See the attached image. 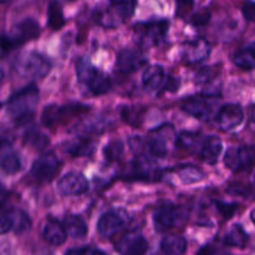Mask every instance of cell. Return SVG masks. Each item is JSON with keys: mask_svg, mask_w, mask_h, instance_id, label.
<instances>
[{"mask_svg": "<svg viewBox=\"0 0 255 255\" xmlns=\"http://www.w3.org/2000/svg\"><path fill=\"white\" fill-rule=\"evenodd\" d=\"M37 104L39 89L35 84H30L10 96L7 101V114L16 124H25L32 119Z\"/></svg>", "mask_w": 255, "mask_h": 255, "instance_id": "6da1fadb", "label": "cell"}, {"mask_svg": "<svg viewBox=\"0 0 255 255\" xmlns=\"http://www.w3.org/2000/svg\"><path fill=\"white\" fill-rule=\"evenodd\" d=\"M137 0H109L95 11V19L105 27H117L126 22L136 10Z\"/></svg>", "mask_w": 255, "mask_h": 255, "instance_id": "7a4b0ae2", "label": "cell"}, {"mask_svg": "<svg viewBox=\"0 0 255 255\" xmlns=\"http://www.w3.org/2000/svg\"><path fill=\"white\" fill-rule=\"evenodd\" d=\"M76 72L80 82H82L96 96L107 94L111 89L110 77L96 66H94L86 57H81L77 61Z\"/></svg>", "mask_w": 255, "mask_h": 255, "instance_id": "3957f363", "label": "cell"}, {"mask_svg": "<svg viewBox=\"0 0 255 255\" xmlns=\"http://www.w3.org/2000/svg\"><path fill=\"white\" fill-rule=\"evenodd\" d=\"M169 21L166 19L149 20L134 25V37L137 44L143 49L158 46L166 39Z\"/></svg>", "mask_w": 255, "mask_h": 255, "instance_id": "277c9868", "label": "cell"}, {"mask_svg": "<svg viewBox=\"0 0 255 255\" xmlns=\"http://www.w3.org/2000/svg\"><path fill=\"white\" fill-rule=\"evenodd\" d=\"M40 35V26L34 19L22 20L10 32L0 34V49L4 51L15 49L26 41L36 39Z\"/></svg>", "mask_w": 255, "mask_h": 255, "instance_id": "5b68a950", "label": "cell"}, {"mask_svg": "<svg viewBox=\"0 0 255 255\" xmlns=\"http://www.w3.org/2000/svg\"><path fill=\"white\" fill-rule=\"evenodd\" d=\"M14 67L22 76L42 79L50 72L51 64L44 55L31 51L19 56V59L15 61Z\"/></svg>", "mask_w": 255, "mask_h": 255, "instance_id": "8992f818", "label": "cell"}, {"mask_svg": "<svg viewBox=\"0 0 255 255\" xmlns=\"http://www.w3.org/2000/svg\"><path fill=\"white\" fill-rule=\"evenodd\" d=\"M142 82H143L144 87L158 92V94L164 91L174 92L179 89V80L167 74L163 67L158 66V65L147 67L142 76Z\"/></svg>", "mask_w": 255, "mask_h": 255, "instance_id": "52a82bcc", "label": "cell"}, {"mask_svg": "<svg viewBox=\"0 0 255 255\" xmlns=\"http://www.w3.org/2000/svg\"><path fill=\"white\" fill-rule=\"evenodd\" d=\"M187 218H188V212L186 208L181 206H172V204L159 207L153 216L154 226L158 231L176 228L183 224Z\"/></svg>", "mask_w": 255, "mask_h": 255, "instance_id": "ba28073f", "label": "cell"}, {"mask_svg": "<svg viewBox=\"0 0 255 255\" xmlns=\"http://www.w3.org/2000/svg\"><path fill=\"white\" fill-rule=\"evenodd\" d=\"M227 168L233 172H242L255 166V147L239 146L231 147L224 157Z\"/></svg>", "mask_w": 255, "mask_h": 255, "instance_id": "9c48e42d", "label": "cell"}, {"mask_svg": "<svg viewBox=\"0 0 255 255\" xmlns=\"http://www.w3.org/2000/svg\"><path fill=\"white\" fill-rule=\"evenodd\" d=\"M87 106H81V105H75V106H56V105H50L46 106L42 111L41 122L44 126L52 127L57 125L64 124L71 117L76 116L77 114L86 111Z\"/></svg>", "mask_w": 255, "mask_h": 255, "instance_id": "30bf717a", "label": "cell"}, {"mask_svg": "<svg viewBox=\"0 0 255 255\" xmlns=\"http://www.w3.org/2000/svg\"><path fill=\"white\" fill-rule=\"evenodd\" d=\"M128 223V214L125 209H111L100 218L97 231L105 238H111Z\"/></svg>", "mask_w": 255, "mask_h": 255, "instance_id": "8fae6325", "label": "cell"}, {"mask_svg": "<svg viewBox=\"0 0 255 255\" xmlns=\"http://www.w3.org/2000/svg\"><path fill=\"white\" fill-rule=\"evenodd\" d=\"M60 169V161L54 153H47L39 157L32 163L31 176L39 182H49L56 176Z\"/></svg>", "mask_w": 255, "mask_h": 255, "instance_id": "7c38bea8", "label": "cell"}, {"mask_svg": "<svg viewBox=\"0 0 255 255\" xmlns=\"http://www.w3.org/2000/svg\"><path fill=\"white\" fill-rule=\"evenodd\" d=\"M216 107V102L211 101L209 97H189L182 104V110L198 120L208 121L212 119Z\"/></svg>", "mask_w": 255, "mask_h": 255, "instance_id": "4fadbf2b", "label": "cell"}, {"mask_svg": "<svg viewBox=\"0 0 255 255\" xmlns=\"http://www.w3.org/2000/svg\"><path fill=\"white\" fill-rule=\"evenodd\" d=\"M57 189L62 196H81L89 191V181L82 173L71 172L61 177Z\"/></svg>", "mask_w": 255, "mask_h": 255, "instance_id": "5bb4252c", "label": "cell"}, {"mask_svg": "<svg viewBox=\"0 0 255 255\" xmlns=\"http://www.w3.org/2000/svg\"><path fill=\"white\" fill-rule=\"evenodd\" d=\"M243 109L237 104H229L221 107L216 116L217 125L223 131H231V129L237 128L243 122Z\"/></svg>", "mask_w": 255, "mask_h": 255, "instance_id": "9a60e30c", "label": "cell"}, {"mask_svg": "<svg viewBox=\"0 0 255 255\" xmlns=\"http://www.w3.org/2000/svg\"><path fill=\"white\" fill-rule=\"evenodd\" d=\"M211 54V45L203 37H197L187 42L182 49V59L187 64H198Z\"/></svg>", "mask_w": 255, "mask_h": 255, "instance_id": "2e32d148", "label": "cell"}, {"mask_svg": "<svg viewBox=\"0 0 255 255\" xmlns=\"http://www.w3.org/2000/svg\"><path fill=\"white\" fill-rule=\"evenodd\" d=\"M146 64V56L139 50L125 49L117 56V70L122 74H131Z\"/></svg>", "mask_w": 255, "mask_h": 255, "instance_id": "e0dca14e", "label": "cell"}, {"mask_svg": "<svg viewBox=\"0 0 255 255\" xmlns=\"http://www.w3.org/2000/svg\"><path fill=\"white\" fill-rule=\"evenodd\" d=\"M148 249V243L141 234L129 233L120 241L117 251L121 255H144Z\"/></svg>", "mask_w": 255, "mask_h": 255, "instance_id": "ac0fdd59", "label": "cell"}, {"mask_svg": "<svg viewBox=\"0 0 255 255\" xmlns=\"http://www.w3.org/2000/svg\"><path fill=\"white\" fill-rule=\"evenodd\" d=\"M166 126L152 132V136L144 144L149 156L156 158H164L168 153V143H167V134L164 133Z\"/></svg>", "mask_w": 255, "mask_h": 255, "instance_id": "d6986e66", "label": "cell"}, {"mask_svg": "<svg viewBox=\"0 0 255 255\" xmlns=\"http://www.w3.org/2000/svg\"><path fill=\"white\" fill-rule=\"evenodd\" d=\"M42 237L47 243L52 246H61L66 241L67 233L65 226H62L56 219L49 218L45 222L44 228H42Z\"/></svg>", "mask_w": 255, "mask_h": 255, "instance_id": "ffe728a7", "label": "cell"}, {"mask_svg": "<svg viewBox=\"0 0 255 255\" xmlns=\"http://www.w3.org/2000/svg\"><path fill=\"white\" fill-rule=\"evenodd\" d=\"M132 177L137 179H157L159 178V169L154 163L144 157H138L132 164Z\"/></svg>", "mask_w": 255, "mask_h": 255, "instance_id": "44dd1931", "label": "cell"}, {"mask_svg": "<svg viewBox=\"0 0 255 255\" xmlns=\"http://www.w3.org/2000/svg\"><path fill=\"white\" fill-rule=\"evenodd\" d=\"M223 149L222 141L216 136H211L202 143L201 157L204 162L209 164H216Z\"/></svg>", "mask_w": 255, "mask_h": 255, "instance_id": "7402d4cb", "label": "cell"}, {"mask_svg": "<svg viewBox=\"0 0 255 255\" xmlns=\"http://www.w3.org/2000/svg\"><path fill=\"white\" fill-rule=\"evenodd\" d=\"M67 153L76 157H89L95 152V143L87 138H76L69 142L65 148Z\"/></svg>", "mask_w": 255, "mask_h": 255, "instance_id": "603a6c76", "label": "cell"}, {"mask_svg": "<svg viewBox=\"0 0 255 255\" xmlns=\"http://www.w3.org/2000/svg\"><path fill=\"white\" fill-rule=\"evenodd\" d=\"M161 249L166 255H182L187 249V242L183 237L168 236L162 239Z\"/></svg>", "mask_w": 255, "mask_h": 255, "instance_id": "cb8c5ba5", "label": "cell"}, {"mask_svg": "<svg viewBox=\"0 0 255 255\" xmlns=\"http://www.w3.org/2000/svg\"><path fill=\"white\" fill-rule=\"evenodd\" d=\"M234 64L246 70L255 69V41L244 46L234 55Z\"/></svg>", "mask_w": 255, "mask_h": 255, "instance_id": "d4e9b609", "label": "cell"}, {"mask_svg": "<svg viewBox=\"0 0 255 255\" xmlns=\"http://www.w3.org/2000/svg\"><path fill=\"white\" fill-rule=\"evenodd\" d=\"M249 242V236L239 224L233 226L224 237V244L233 248H246Z\"/></svg>", "mask_w": 255, "mask_h": 255, "instance_id": "484cf974", "label": "cell"}, {"mask_svg": "<svg viewBox=\"0 0 255 255\" xmlns=\"http://www.w3.org/2000/svg\"><path fill=\"white\" fill-rule=\"evenodd\" d=\"M66 233L72 238H84L87 234V226L84 219L79 216H67L65 218Z\"/></svg>", "mask_w": 255, "mask_h": 255, "instance_id": "4316f807", "label": "cell"}, {"mask_svg": "<svg viewBox=\"0 0 255 255\" xmlns=\"http://www.w3.org/2000/svg\"><path fill=\"white\" fill-rule=\"evenodd\" d=\"M21 159L15 152H7L0 157V171L5 174H16L21 171Z\"/></svg>", "mask_w": 255, "mask_h": 255, "instance_id": "83f0119b", "label": "cell"}, {"mask_svg": "<svg viewBox=\"0 0 255 255\" xmlns=\"http://www.w3.org/2000/svg\"><path fill=\"white\" fill-rule=\"evenodd\" d=\"M47 24L52 30H60L65 25L64 12L59 1L54 0L50 2L47 9Z\"/></svg>", "mask_w": 255, "mask_h": 255, "instance_id": "f1b7e54d", "label": "cell"}, {"mask_svg": "<svg viewBox=\"0 0 255 255\" xmlns=\"http://www.w3.org/2000/svg\"><path fill=\"white\" fill-rule=\"evenodd\" d=\"M24 142L29 146L34 147V148L42 149L50 143V139L47 138V136L45 133H42L41 131L36 128L29 129V131L25 133L24 136Z\"/></svg>", "mask_w": 255, "mask_h": 255, "instance_id": "f546056e", "label": "cell"}, {"mask_svg": "<svg viewBox=\"0 0 255 255\" xmlns=\"http://www.w3.org/2000/svg\"><path fill=\"white\" fill-rule=\"evenodd\" d=\"M178 177L183 183L192 184L202 181L204 178V173L199 168L193 166H186L178 171Z\"/></svg>", "mask_w": 255, "mask_h": 255, "instance_id": "4dcf8cb0", "label": "cell"}, {"mask_svg": "<svg viewBox=\"0 0 255 255\" xmlns=\"http://www.w3.org/2000/svg\"><path fill=\"white\" fill-rule=\"evenodd\" d=\"M12 219H14V229L15 233H25L31 228V219L25 212L14 209L11 211Z\"/></svg>", "mask_w": 255, "mask_h": 255, "instance_id": "1f68e13d", "label": "cell"}, {"mask_svg": "<svg viewBox=\"0 0 255 255\" xmlns=\"http://www.w3.org/2000/svg\"><path fill=\"white\" fill-rule=\"evenodd\" d=\"M177 143L182 148H186L192 151L196 148L199 143V134L193 133V132H182L178 137H177Z\"/></svg>", "mask_w": 255, "mask_h": 255, "instance_id": "d6a6232c", "label": "cell"}, {"mask_svg": "<svg viewBox=\"0 0 255 255\" xmlns=\"http://www.w3.org/2000/svg\"><path fill=\"white\" fill-rule=\"evenodd\" d=\"M122 153H124V144L121 141H112L104 149L105 157L110 162H115L121 158Z\"/></svg>", "mask_w": 255, "mask_h": 255, "instance_id": "836d02e7", "label": "cell"}, {"mask_svg": "<svg viewBox=\"0 0 255 255\" xmlns=\"http://www.w3.org/2000/svg\"><path fill=\"white\" fill-rule=\"evenodd\" d=\"M194 5V0H177L176 1V15L177 17H184L188 16L189 12L192 11V7Z\"/></svg>", "mask_w": 255, "mask_h": 255, "instance_id": "e575fe53", "label": "cell"}, {"mask_svg": "<svg viewBox=\"0 0 255 255\" xmlns=\"http://www.w3.org/2000/svg\"><path fill=\"white\" fill-rule=\"evenodd\" d=\"M219 70L217 69V66H211L206 67V69H202L199 71V74L197 75V82L199 84H207V82H211L214 77L218 75Z\"/></svg>", "mask_w": 255, "mask_h": 255, "instance_id": "d590c367", "label": "cell"}, {"mask_svg": "<svg viewBox=\"0 0 255 255\" xmlns=\"http://www.w3.org/2000/svg\"><path fill=\"white\" fill-rule=\"evenodd\" d=\"M14 229V219H12L11 211L0 213V234H5Z\"/></svg>", "mask_w": 255, "mask_h": 255, "instance_id": "8d00e7d4", "label": "cell"}, {"mask_svg": "<svg viewBox=\"0 0 255 255\" xmlns=\"http://www.w3.org/2000/svg\"><path fill=\"white\" fill-rule=\"evenodd\" d=\"M136 116H142L139 110L128 109V107H127V109H125L124 111H122V117H124L125 121L129 125H133V126H138V125H141V121H138V117Z\"/></svg>", "mask_w": 255, "mask_h": 255, "instance_id": "74e56055", "label": "cell"}, {"mask_svg": "<svg viewBox=\"0 0 255 255\" xmlns=\"http://www.w3.org/2000/svg\"><path fill=\"white\" fill-rule=\"evenodd\" d=\"M211 19V12L207 9L199 10L198 12L193 14V16L191 17V24L194 26H204L207 22Z\"/></svg>", "mask_w": 255, "mask_h": 255, "instance_id": "f35d334b", "label": "cell"}, {"mask_svg": "<svg viewBox=\"0 0 255 255\" xmlns=\"http://www.w3.org/2000/svg\"><path fill=\"white\" fill-rule=\"evenodd\" d=\"M217 207H218L219 212L224 216V218H232L234 216V213L238 209V204L234 203H223V202H218L217 203Z\"/></svg>", "mask_w": 255, "mask_h": 255, "instance_id": "ab89813d", "label": "cell"}, {"mask_svg": "<svg viewBox=\"0 0 255 255\" xmlns=\"http://www.w3.org/2000/svg\"><path fill=\"white\" fill-rule=\"evenodd\" d=\"M242 12H243L244 17L247 21H255V1L253 0H248L242 6Z\"/></svg>", "mask_w": 255, "mask_h": 255, "instance_id": "60d3db41", "label": "cell"}, {"mask_svg": "<svg viewBox=\"0 0 255 255\" xmlns=\"http://www.w3.org/2000/svg\"><path fill=\"white\" fill-rule=\"evenodd\" d=\"M12 142V134L7 129L0 127V148L5 146H9Z\"/></svg>", "mask_w": 255, "mask_h": 255, "instance_id": "b9f144b4", "label": "cell"}, {"mask_svg": "<svg viewBox=\"0 0 255 255\" xmlns=\"http://www.w3.org/2000/svg\"><path fill=\"white\" fill-rule=\"evenodd\" d=\"M65 255H84V252L80 251V249H70Z\"/></svg>", "mask_w": 255, "mask_h": 255, "instance_id": "7bdbcfd3", "label": "cell"}, {"mask_svg": "<svg viewBox=\"0 0 255 255\" xmlns=\"http://www.w3.org/2000/svg\"><path fill=\"white\" fill-rule=\"evenodd\" d=\"M92 255H107V254L102 251H95L94 253H92Z\"/></svg>", "mask_w": 255, "mask_h": 255, "instance_id": "ee69618b", "label": "cell"}, {"mask_svg": "<svg viewBox=\"0 0 255 255\" xmlns=\"http://www.w3.org/2000/svg\"><path fill=\"white\" fill-rule=\"evenodd\" d=\"M2 80H4V71H2V70L0 69V85H1Z\"/></svg>", "mask_w": 255, "mask_h": 255, "instance_id": "f6af8a7d", "label": "cell"}, {"mask_svg": "<svg viewBox=\"0 0 255 255\" xmlns=\"http://www.w3.org/2000/svg\"><path fill=\"white\" fill-rule=\"evenodd\" d=\"M252 120L255 122V105L253 106V109H252Z\"/></svg>", "mask_w": 255, "mask_h": 255, "instance_id": "bcb514c9", "label": "cell"}, {"mask_svg": "<svg viewBox=\"0 0 255 255\" xmlns=\"http://www.w3.org/2000/svg\"><path fill=\"white\" fill-rule=\"evenodd\" d=\"M10 1H12V0H0V5L7 4V2H10Z\"/></svg>", "mask_w": 255, "mask_h": 255, "instance_id": "7dc6e473", "label": "cell"}, {"mask_svg": "<svg viewBox=\"0 0 255 255\" xmlns=\"http://www.w3.org/2000/svg\"><path fill=\"white\" fill-rule=\"evenodd\" d=\"M252 221H253V223L255 224V209H254V211L253 212H252Z\"/></svg>", "mask_w": 255, "mask_h": 255, "instance_id": "c3c4849f", "label": "cell"}, {"mask_svg": "<svg viewBox=\"0 0 255 255\" xmlns=\"http://www.w3.org/2000/svg\"><path fill=\"white\" fill-rule=\"evenodd\" d=\"M67 1H74V0H67Z\"/></svg>", "mask_w": 255, "mask_h": 255, "instance_id": "681fc988", "label": "cell"}]
</instances>
